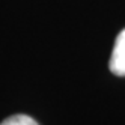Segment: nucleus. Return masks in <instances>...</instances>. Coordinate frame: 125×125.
I'll use <instances>...</instances> for the list:
<instances>
[{
	"label": "nucleus",
	"instance_id": "f03ea898",
	"mask_svg": "<svg viewBox=\"0 0 125 125\" xmlns=\"http://www.w3.org/2000/svg\"><path fill=\"white\" fill-rule=\"evenodd\" d=\"M0 125H38V122L27 115H14L6 118Z\"/></svg>",
	"mask_w": 125,
	"mask_h": 125
},
{
	"label": "nucleus",
	"instance_id": "f257e3e1",
	"mask_svg": "<svg viewBox=\"0 0 125 125\" xmlns=\"http://www.w3.org/2000/svg\"><path fill=\"white\" fill-rule=\"evenodd\" d=\"M109 68L115 75L125 77V29L118 35L115 41Z\"/></svg>",
	"mask_w": 125,
	"mask_h": 125
}]
</instances>
